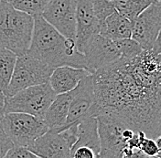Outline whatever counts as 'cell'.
Wrapping results in <instances>:
<instances>
[{
  "mask_svg": "<svg viewBox=\"0 0 161 158\" xmlns=\"http://www.w3.org/2000/svg\"><path fill=\"white\" fill-rule=\"evenodd\" d=\"M160 50L159 38L150 50L93 72L94 101L89 116L112 114L149 138L161 137Z\"/></svg>",
  "mask_w": 161,
  "mask_h": 158,
  "instance_id": "obj_1",
  "label": "cell"
},
{
  "mask_svg": "<svg viewBox=\"0 0 161 158\" xmlns=\"http://www.w3.org/2000/svg\"><path fill=\"white\" fill-rule=\"evenodd\" d=\"M27 54L54 69L60 66L86 67L83 54L76 49L75 40L62 36L41 15L34 17L32 38Z\"/></svg>",
  "mask_w": 161,
  "mask_h": 158,
  "instance_id": "obj_2",
  "label": "cell"
},
{
  "mask_svg": "<svg viewBox=\"0 0 161 158\" xmlns=\"http://www.w3.org/2000/svg\"><path fill=\"white\" fill-rule=\"evenodd\" d=\"M96 119L100 139L98 157H146L140 151L139 132L112 114H101Z\"/></svg>",
  "mask_w": 161,
  "mask_h": 158,
  "instance_id": "obj_3",
  "label": "cell"
},
{
  "mask_svg": "<svg viewBox=\"0 0 161 158\" xmlns=\"http://www.w3.org/2000/svg\"><path fill=\"white\" fill-rule=\"evenodd\" d=\"M34 18L16 9L11 3L0 1V47L17 56L27 53L32 38Z\"/></svg>",
  "mask_w": 161,
  "mask_h": 158,
  "instance_id": "obj_4",
  "label": "cell"
},
{
  "mask_svg": "<svg viewBox=\"0 0 161 158\" xmlns=\"http://www.w3.org/2000/svg\"><path fill=\"white\" fill-rule=\"evenodd\" d=\"M56 95L49 82L28 87L11 96H6L5 112H24L43 119Z\"/></svg>",
  "mask_w": 161,
  "mask_h": 158,
  "instance_id": "obj_5",
  "label": "cell"
},
{
  "mask_svg": "<svg viewBox=\"0 0 161 158\" xmlns=\"http://www.w3.org/2000/svg\"><path fill=\"white\" fill-rule=\"evenodd\" d=\"M0 127L14 145L30 148L49 127L44 120L24 112H8L0 120Z\"/></svg>",
  "mask_w": 161,
  "mask_h": 158,
  "instance_id": "obj_6",
  "label": "cell"
},
{
  "mask_svg": "<svg viewBox=\"0 0 161 158\" xmlns=\"http://www.w3.org/2000/svg\"><path fill=\"white\" fill-rule=\"evenodd\" d=\"M54 68L29 54L17 57L7 95L11 96L20 90L48 83Z\"/></svg>",
  "mask_w": 161,
  "mask_h": 158,
  "instance_id": "obj_7",
  "label": "cell"
},
{
  "mask_svg": "<svg viewBox=\"0 0 161 158\" xmlns=\"http://www.w3.org/2000/svg\"><path fill=\"white\" fill-rule=\"evenodd\" d=\"M77 124L73 123L60 132L50 128L29 149L40 158L70 157V151L77 140Z\"/></svg>",
  "mask_w": 161,
  "mask_h": 158,
  "instance_id": "obj_8",
  "label": "cell"
},
{
  "mask_svg": "<svg viewBox=\"0 0 161 158\" xmlns=\"http://www.w3.org/2000/svg\"><path fill=\"white\" fill-rule=\"evenodd\" d=\"M161 2L154 0L133 22L132 39L136 40L143 50H150L160 38Z\"/></svg>",
  "mask_w": 161,
  "mask_h": 158,
  "instance_id": "obj_9",
  "label": "cell"
},
{
  "mask_svg": "<svg viewBox=\"0 0 161 158\" xmlns=\"http://www.w3.org/2000/svg\"><path fill=\"white\" fill-rule=\"evenodd\" d=\"M77 0H50L41 16L65 38L76 37Z\"/></svg>",
  "mask_w": 161,
  "mask_h": 158,
  "instance_id": "obj_10",
  "label": "cell"
},
{
  "mask_svg": "<svg viewBox=\"0 0 161 158\" xmlns=\"http://www.w3.org/2000/svg\"><path fill=\"white\" fill-rule=\"evenodd\" d=\"M82 54L85 59V69L91 74L121 58L114 40L101 34H96L91 39Z\"/></svg>",
  "mask_w": 161,
  "mask_h": 158,
  "instance_id": "obj_11",
  "label": "cell"
},
{
  "mask_svg": "<svg viewBox=\"0 0 161 158\" xmlns=\"http://www.w3.org/2000/svg\"><path fill=\"white\" fill-rule=\"evenodd\" d=\"M94 101L92 75L89 74L80 80L71 90V101L66 122L60 131L65 130L80 119L89 116V112ZM60 132V131H59Z\"/></svg>",
  "mask_w": 161,
  "mask_h": 158,
  "instance_id": "obj_12",
  "label": "cell"
},
{
  "mask_svg": "<svg viewBox=\"0 0 161 158\" xmlns=\"http://www.w3.org/2000/svg\"><path fill=\"white\" fill-rule=\"evenodd\" d=\"M101 24L94 13L92 0H77L75 44L77 50L81 54L91 39L100 34Z\"/></svg>",
  "mask_w": 161,
  "mask_h": 158,
  "instance_id": "obj_13",
  "label": "cell"
},
{
  "mask_svg": "<svg viewBox=\"0 0 161 158\" xmlns=\"http://www.w3.org/2000/svg\"><path fill=\"white\" fill-rule=\"evenodd\" d=\"M89 74L90 72L85 69L60 66L53 69L49 83L56 94H61L72 90L81 79Z\"/></svg>",
  "mask_w": 161,
  "mask_h": 158,
  "instance_id": "obj_14",
  "label": "cell"
},
{
  "mask_svg": "<svg viewBox=\"0 0 161 158\" xmlns=\"http://www.w3.org/2000/svg\"><path fill=\"white\" fill-rule=\"evenodd\" d=\"M79 146H87L99 156L100 139L97 128V119L93 116H85L77 124V140L73 144L71 152Z\"/></svg>",
  "mask_w": 161,
  "mask_h": 158,
  "instance_id": "obj_15",
  "label": "cell"
},
{
  "mask_svg": "<svg viewBox=\"0 0 161 158\" xmlns=\"http://www.w3.org/2000/svg\"><path fill=\"white\" fill-rule=\"evenodd\" d=\"M70 101L71 90L56 95L43 117L49 129L54 128L57 131H60L63 127L68 115Z\"/></svg>",
  "mask_w": 161,
  "mask_h": 158,
  "instance_id": "obj_16",
  "label": "cell"
},
{
  "mask_svg": "<svg viewBox=\"0 0 161 158\" xmlns=\"http://www.w3.org/2000/svg\"><path fill=\"white\" fill-rule=\"evenodd\" d=\"M133 23L118 11L114 10L101 24L100 34L111 40L132 38Z\"/></svg>",
  "mask_w": 161,
  "mask_h": 158,
  "instance_id": "obj_17",
  "label": "cell"
},
{
  "mask_svg": "<svg viewBox=\"0 0 161 158\" xmlns=\"http://www.w3.org/2000/svg\"><path fill=\"white\" fill-rule=\"evenodd\" d=\"M17 57L11 50L0 47V90L5 95H7Z\"/></svg>",
  "mask_w": 161,
  "mask_h": 158,
  "instance_id": "obj_18",
  "label": "cell"
},
{
  "mask_svg": "<svg viewBox=\"0 0 161 158\" xmlns=\"http://www.w3.org/2000/svg\"><path fill=\"white\" fill-rule=\"evenodd\" d=\"M50 0H13L11 5L16 9L23 11L31 17L41 15Z\"/></svg>",
  "mask_w": 161,
  "mask_h": 158,
  "instance_id": "obj_19",
  "label": "cell"
},
{
  "mask_svg": "<svg viewBox=\"0 0 161 158\" xmlns=\"http://www.w3.org/2000/svg\"><path fill=\"white\" fill-rule=\"evenodd\" d=\"M114 42L121 58L124 59H133L143 51L140 44L132 38L114 40Z\"/></svg>",
  "mask_w": 161,
  "mask_h": 158,
  "instance_id": "obj_20",
  "label": "cell"
},
{
  "mask_svg": "<svg viewBox=\"0 0 161 158\" xmlns=\"http://www.w3.org/2000/svg\"><path fill=\"white\" fill-rule=\"evenodd\" d=\"M140 135V151L146 157H161V137L152 139L147 137L144 132L139 131Z\"/></svg>",
  "mask_w": 161,
  "mask_h": 158,
  "instance_id": "obj_21",
  "label": "cell"
},
{
  "mask_svg": "<svg viewBox=\"0 0 161 158\" xmlns=\"http://www.w3.org/2000/svg\"><path fill=\"white\" fill-rule=\"evenodd\" d=\"M92 3L94 13L101 23L115 10V0H92Z\"/></svg>",
  "mask_w": 161,
  "mask_h": 158,
  "instance_id": "obj_22",
  "label": "cell"
},
{
  "mask_svg": "<svg viewBox=\"0 0 161 158\" xmlns=\"http://www.w3.org/2000/svg\"><path fill=\"white\" fill-rule=\"evenodd\" d=\"M7 158H37V155L30 151L28 147L14 145L8 150L6 156Z\"/></svg>",
  "mask_w": 161,
  "mask_h": 158,
  "instance_id": "obj_23",
  "label": "cell"
},
{
  "mask_svg": "<svg viewBox=\"0 0 161 158\" xmlns=\"http://www.w3.org/2000/svg\"><path fill=\"white\" fill-rule=\"evenodd\" d=\"M13 146V143L4 130L0 127V158L6 156L7 153Z\"/></svg>",
  "mask_w": 161,
  "mask_h": 158,
  "instance_id": "obj_24",
  "label": "cell"
},
{
  "mask_svg": "<svg viewBox=\"0 0 161 158\" xmlns=\"http://www.w3.org/2000/svg\"><path fill=\"white\" fill-rule=\"evenodd\" d=\"M71 158H96L97 155L95 153L87 146H79L76 149H74L71 154Z\"/></svg>",
  "mask_w": 161,
  "mask_h": 158,
  "instance_id": "obj_25",
  "label": "cell"
},
{
  "mask_svg": "<svg viewBox=\"0 0 161 158\" xmlns=\"http://www.w3.org/2000/svg\"><path fill=\"white\" fill-rule=\"evenodd\" d=\"M5 102H6V95L4 94V92H2L0 90V120L4 117V115L6 114L5 112Z\"/></svg>",
  "mask_w": 161,
  "mask_h": 158,
  "instance_id": "obj_26",
  "label": "cell"
},
{
  "mask_svg": "<svg viewBox=\"0 0 161 158\" xmlns=\"http://www.w3.org/2000/svg\"><path fill=\"white\" fill-rule=\"evenodd\" d=\"M1 1H4V2H8V3H11L13 0H1Z\"/></svg>",
  "mask_w": 161,
  "mask_h": 158,
  "instance_id": "obj_27",
  "label": "cell"
},
{
  "mask_svg": "<svg viewBox=\"0 0 161 158\" xmlns=\"http://www.w3.org/2000/svg\"><path fill=\"white\" fill-rule=\"evenodd\" d=\"M0 1H1V0H0Z\"/></svg>",
  "mask_w": 161,
  "mask_h": 158,
  "instance_id": "obj_28",
  "label": "cell"
}]
</instances>
